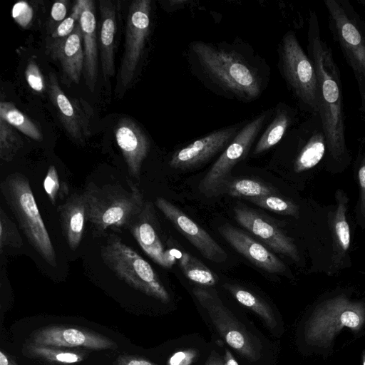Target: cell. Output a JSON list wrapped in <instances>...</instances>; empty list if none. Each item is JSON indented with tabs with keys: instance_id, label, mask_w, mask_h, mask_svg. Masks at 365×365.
<instances>
[{
	"instance_id": "obj_1",
	"label": "cell",
	"mask_w": 365,
	"mask_h": 365,
	"mask_svg": "<svg viewBox=\"0 0 365 365\" xmlns=\"http://www.w3.org/2000/svg\"><path fill=\"white\" fill-rule=\"evenodd\" d=\"M307 48L317 78L319 116L327 148L332 158L341 160L346 147L340 72L331 48L322 38L315 13L310 16Z\"/></svg>"
},
{
	"instance_id": "obj_2",
	"label": "cell",
	"mask_w": 365,
	"mask_h": 365,
	"mask_svg": "<svg viewBox=\"0 0 365 365\" xmlns=\"http://www.w3.org/2000/svg\"><path fill=\"white\" fill-rule=\"evenodd\" d=\"M83 195L88 220L101 232L129 226L145 206L142 193L132 182L130 190L118 185L89 186Z\"/></svg>"
},
{
	"instance_id": "obj_3",
	"label": "cell",
	"mask_w": 365,
	"mask_h": 365,
	"mask_svg": "<svg viewBox=\"0 0 365 365\" xmlns=\"http://www.w3.org/2000/svg\"><path fill=\"white\" fill-rule=\"evenodd\" d=\"M1 189L29 242L50 265L56 266L53 246L28 178L20 173L11 174L2 182Z\"/></svg>"
},
{
	"instance_id": "obj_4",
	"label": "cell",
	"mask_w": 365,
	"mask_h": 365,
	"mask_svg": "<svg viewBox=\"0 0 365 365\" xmlns=\"http://www.w3.org/2000/svg\"><path fill=\"white\" fill-rule=\"evenodd\" d=\"M330 30L356 80L365 112V23L348 1L326 0Z\"/></svg>"
},
{
	"instance_id": "obj_5",
	"label": "cell",
	"mask_w": 365,
	"mask_h": 365,
	"mask_svg": "<svg viewBox=\"0 0 365 365\" xmlns=\"http://www.w3.org/2000/svg\"><path fill=\"white\" fill-rule=\"evenodd\" d=\"M192 49L205 71L222 87L248 100L260 95L257 74L240 56L202 42L195 43Z\"/></svg>"
},
{
	"instance_id": "obj_6",
	"label": "cell",
	"mask_w": 365,
	"mask_h": 365,
	"mask_svg": "<svg viewBox=\"0 0 365 365\" xmlns=\"http://www.w3.org/2000/svg\"><path fill=\"white\" fill-rule=\"evenodd\" d=\"M106 264L122 280L134 289L162 302L170 295L150 264L117 236H112L101 248Z\"/></svg>"
},
{
	"instance_id": "obj_7",
	"label": "cell",
	"mask_w": 365,
	"mask_h": 365,
	"mask_svg": "<svg viewBox=\"0 0 365 365\" xmlns=\"http://www.w3.org/2000/svg\"><path fill=\"white\" fill-rule=\"evenodd\" d=\"M280 61L284 77L299 102L307 111L319 115L315 68L292 31L287 33L282 38Z\"/></svg>"
},
{
	"instance_id": "obj_8",
	"label": "cell",
	"mask_w": 365,
	"mask_h": 365,
	"mask_svg": "<svg viewBox=\"0 0 365 365\" xmlns=\"http://www.w3.org/2000/svg\"><path fill=\"white\" fill-rule=\"evenodd\" d=\"M365 319V307L339 296L324 302L306 324L304 336L307 343L325 345L344 327L358 329Z\"/></svg>"
},
{
	"instance_id": "obj_9",
	"label": "cell",
	"mask_w": 365,
	"mask_h": 365,
	"mask_svg": "<svg viewBox=\"0 0 365 365\" xmlns=\"http://www.w3.org/2000/svg\"><path fill=\"white\" fill-rule=\"evenodd\" d=\"M267 112L252 119L235 135L201 179L198 189L207 197L220 194L233 168L248 153L267 117Z\"/></svg>"
},
{
	"instance_id": "obj_10",
	"label": "cell",
	"mask_w": 365,
	"mask_h": 365,
	"mask_svg": "<svg viewBox=\"0 0 365 365\" xmlns=\"http://www.w3.org/2000/svg\"><path fill=\"white\" fill-rule=\"evenodd\" d=\"M150 0H135L128 7L124 52L117 86L126 89L132 83L143 56L150 30Z\"/></svg>"
},
{
	"instance_id": "obj_11",
	"label": "cell",
	"mask_w": 365,
	"mask_h": 365,
	"mask_svg": "<svg viewBox=\"0 0 365 365\" xmlns=\"http://www.w3.org/2000/svg\"><path fill=\"white\" fill-rule=\"evenodd\" d=\"M192 292L226 343L248 360L256 361L257 353L249 334L223 305L217 293L200 287H195Z\"/></svg>"
},
{
	"instance_id": "obj_12",
	"label": "cell",
	"mask_w": 365,
	"mask_h": 365,
	"mask_svg": "<svg viewBox=\"0 0 365 365\" xmlns=\"http://www.w3.org/2000/svg\"><path fill=\"white\" fill-rule=\"evenodd\" d=\"M48 90L60 120L68 134L82 143L91 135V108L81 99L69 98L58 84L53 73H50Z\"/></svg>"
},
{
	"instance_id": "obj_13",
	"label": "cell",
	"mask_w": 365,
	"mask_h": 365,
	"mask_svg": "<svg viewBox=\"0 0 365 365\" xmlns=\"http://www.w3.org/2000/svg\"><path fill=\"white\" fill-rule=\"evenodd\" d=\"M155 205L173 226L191 243L206 259L216 263L227 260V255L211 235L166 199L159 197Z\"/></svg>"
},
{
	"instance_id": "obj_14",
	"label": "cell",
	"mask_w": 365,
	"mask_h": 365,
	"mask_svg": "<svg viewBox=\"0 0 365 365\" xmlns=\"http://www.w3.org/2000/svg\"><path fill=\"white\" fill-rule=\"evenodd\" d=\"M31 344L65 349L93 350L115 349V344L105 336L77 327L49 326L31 335Z\"/></svg>"
},
{
	"instance_id": "obj_15",
	"label": "cell",
	"mask_w": 365,
	"mask_h": 365,
	"mask_svg": "<svg viewBox=\"0 0 365 365\" xmlns=\"http://www.w3.org/2000/svg\"><path fill=\"white\" fill-rule=\"evenodd\" d=\"M233 210L236 221L269 248L294 261L299 260V252L293 240L286 235L275 224L261 214L245 206L235 207Z\"/></svg>"
},
{
	"instance_id": "obj_16",
	"label": "cell",
	"mask_w": 365,
	"mask_h": 365,
	"mask_svg": "<svg viewBox=\"0 0 365 365\" xmlns=\"http://www.w3.org/2000/svg\"><path fill=\"white\" fill-rule=\"evenodd\" d=\"M235 128L212 132L177 150L170 160L174 169L186 170L200 166L227 146L237 134Z\"/></svg>"
},
{
	"instance_id": "obj_17",
	"label": "cell",
	"mask_w": 365,
	"mask_h": 365,
	"mask_svg": "<svg viewBox=\"0 0 365 365\" xmlns=\"http://www.w3.org/2000/svg\"><path fill=\"white\" fill-rule=\"evenodd\" d=\"M218 230L233 249L255 266L269 273L282 274L285 272L284 263L246 232L229 224L220 226Z\"/></svg>"
},
{
	"instance_id": "obj_18",
	"label": "cell",
	"mask_w": 365,
	"mask_h": 365,
	"mask_svg": "<svg viewBox=\"0 0 365 365\" xmlns=\"http://www.w3.org/2000/svg\"><path fill=\"white\" fill-rule=\"evenodd\" d=\"M114 133L130 175L139 178L142 164L149 153V138L130 118H120L115 125Z\"/></svg>"
},
{
	"instance_id": "obj_19",
	"label": "cell",
	"mask_w": 365,
	"mask_h": 365,
	"mask_svg": "<svg viewBox=\"0 0 365 365\" xmlns=\"http://www.w3.org/2000/svg\"><path fill=\"white\" fill-rule=\"evenodd\" d=\"M83 36L79 21L73 31L64 38L51 39L48 51L51 57L59 61L66 77L78 84L84 68Z\"/></svg>"
},
{
	"instance_id": "obj_20",
	"label": "cell",
	"mask_w": 365,
	"mask_h": 365,
	"mask_svg": "<svg viewBox=\"0 0 365 365\" xmlns=\"http://www.w3.org/2000/svg\"><path fill=\"white\" fill-rule=\"evenodd\" d=\"M81 8L79 24L83 36L84 51V78L91 91L95 89L98 77V47L94 2L78 0Z\"/></svg>"
},
{
	"instance_id": "obj_21",
	"label": "cell",
	"mask_w": 365,
	"mask_h": 365,
	"mask_svg": "<svg viewBox=\"0 0 365 365\" xmlns=\"http://www.w3.org/2000/svg\"><path fill=\"white\" fill-rule=\"evenodd\" d=\"M150 207L145 204L140 214L128 226L143 251L157 264L170 267L175 257L165 251L155 227L149 220Z\"/></svg>"
},
{
	"instance_id": "obj_22",
	"label": "cell",
	"mask_w": 365,
	"mask_h": 365,
	"mask_svg": "<svg viewBox=\"0 0 365 365\" xmlns=\"http://www.w3.org/2000/svg\"><path fill=\"white\" fill-rule=\"evenodd\" d=\"M99 9L101 61L104 80L108 81L115 73L114 38L117 29V11L116 6L110 0H101Z\"/></svg>"
},
{
	"instance_id": "obj_23",
	"label": "cell",
	"mask_w": 365,
	"mask_h": 365,
	"mask_svg": "<svg viewBox=\"0 0 365 365\" xmlns=\"http://www.w3.org/2000/svg\"><path fill=\"white\" fill-rule=\"evenodd\" d=\"M61 227L69 247L75 250L79 245L88 220L87 204L83 194H73L58 207Z\"/></svg>"
},
{
	"instance_id": "obj_24",
	"label": "cell",
	"mask_w": 365,
	"mask_h": 365,
	"mask_svg": "<svg viewBox=\"0 0 365 365\" xmlns=\"http://www.w3.org/2000/svg\"><path fill=\"white\" fill-rule=\"evenodd\" d=\"M336 206L329 215V224L333 237L332 257L336 267L349 250L351 241L349 225L346 219L348 197L345 193L338 190L335 195Z\"/></svg>"
},
{
	"instance_id": "obj_25",
	"label": "cell",
	"mask_w": 365,
	"mask_h": 365,
	"mask_svg": "<svg viewBox=\"0 0 365 365\" xmlns=\"http://www.w3.org/2000/svg\"><path fill=\"white\" fill-rule=\"evenodd\" d=\"M327 142L322 124L310 131L309 137L297 155L294 163V170L299 173L317 165L322 159Z\"/></svg>"
},
{
	"instance_id": "obj_26",
	"label": "cell",
	"mask_w": 365,
	"mask_h": 365,
	"mask_svg": "<svg viewBox=\"0 0 365 365\" xmlns=\"http://www.w3.org/2000/svg\"><path fill=\"white\" fill-rule=\"evenodd\" d=\"M291 121V113L288 109L277 108L272 121L257 143L253 154L259 155L277 144L284 136Z\"/></svg>"
},
{
	"instance_id": "obj_27",
	"label": "cell",
	"mask_w": 365,
	"mask_h": 365,
	"mask_svg": "<svg viewBox=\"0 0 365 365\" xmlns=\"http://www.w3.org/2000/svg\"><path fill=\"white\" fill-rule=\"evenodd\" d=\"M223 286L239 303L258 314L270 329L275 327L277 322L273 311L264 301L238 285Z\"/></svg>"
},
{
	"instance_id": "obj_28",
	"label": "cell",
	"mask_w": 365,
	"mask_h": 365,
	"mask_svg": "<svg viewBox=\"0 0 365 365\" xmlns=\"http://www.w3.org/2000/svg\"><path fill=\"white\" fill-rule=\"evenodd\" d=\"M179 267L190 281L202 287H212L217 282V275L203 262L187 252L179 258Z\"/></svg>"
},
{
	"instance_id": "obj_29",
	"label": "cell",
	"mask_w": 365,
	"mask_h": 365,
	"mask_svg": "<svg viewBox=\"0 0 365 365\" xmlns=\"http://www.w3.org/2000/svg\"><path fill=\"white\" fill-rule=\"evenodd\" d=\"M0 118L28 137L35 140H42L43 135L40 129L29 118L15 107L12 103L7 101L0 102Z\"/></svg>"
},
{
	"instance_id": "obj_30",
	"label": "cell",
	"mask_w": 365,
	"mask_h": 365,
	"mask_svg": "<svg viewBox=\"0 0 365 365\" xmlns=\"http://www.w3.org/2000/svg\"><path fill=\"white\" fill-rule=\"evenodd\" d=\"M29 356L46 362L58 364H70L81 361L84 354L68 351L65 348L36 345L30 344L26 348Z\"/></svg>"
},
{
	"instance_id": "obj_31",
	"label": "cell",
	"mask_w": 365,
	"mask_h": 365,
	"mask_svg": "<svg viewBox=\"0 0 365 365\" xmlns=\"http://www.w3.org/2000/svg\"><path fill=\"white\" fill-rule=\"evenodd\" d=\"M226 192L234 197L250 198L277 194L276 190L269 185L255 179H236L230 182Z\"/></svg>"
},
{
	"instance_id": "obj_32",
	"label": "cell",
	"mask_w": 365,
	"mask_h": 365,
	"mask_svg": "<svg viewBox=\"0 0 365 365\" xmlns=\"http://www.w3.org/2000/svg\"><path fill=\"white\" fill-rule=\"evenodd\" d=\"M258 207L271 211L272 212L289 215L295 217H299V207L293 202L279 197L277 194L264 195L246 199Z\"/></svg>"
},
{
	"instance_id": "obj_33",
	"label": "cell",
	"mask_w": 365,
	"mask_h": 365,
	"mask_svg": "<svg viewBox=\"0 0 365 365\" xmlns=\"http://www.w3.org/2000/svg\"><path fill=\"white\" fill-rule=\"evenodd\" d=\"M23 145L20 135L14 127L0 118V156L5 161H11Z\"/></svg>"
},
{
	"instance_id": "obj_34",
	"label": "cell",
	"mask_w": 365,
	"mask_h": 365,
	"mask_svg": "<svg viewBox=\"0 0 365 365\" xmlns=\"http://www.w3.org/2000/svg\"><path fill=\"white\" fill-rule=\"evenodd\" d=\"M81 15V8L79 1H76L71 14L63 21L59 23L51 34V39L64 38L70 35L74 30L77 23L79 21Z\"/></svg>"
},
{
	"instance_id": "obj_35",
	"label": "cell",
	"mask_w": 365,
	"mask_h": 365,
	"mask_svg": "<svg viewBox=\"0 0 365 365\" xmlns=\"http://www.w3.org/2000/svg\"><path fill=\"white\" fill-rule=\"evenodd\" d=\"M25 77L29 87L38 93H43L46 85L43 75L34 60H30L25 70Z\"/></svg>"
},
{
	"instance_id": "obj_36",
	"label": "cell",
	"mask_w": 365,
	"mask_h": 365,
	"mask_svg": "<svg viewBox=\"0 0 365 365\" xmlns=\"http://www.w3.org/2000/svg\"><path fill=\"white\" fill-rule=\"evenodd\" d=\"M14 21L22 28H28L33 19L34 11L32 7L25 1L16 3L11 10Z\"/></svg>"
},
{
	"instance_id": "obj_37",
	"label": "cell",
	"mask_w": 365,
	"mask_h": 365,
	"mask_svg": "<svg viewBox=\"0 0 365 365\" xmlns=\"http://www.w3.org/2000/svg\"><path fill=\"white\" fill-rule=\"evenodd\" d=\"M44 190L52 204H55L60 188L57 170L53 165H50L43 181Z\"/></svg>"
},
{
	"instance_id": "obj_38",
	"label": "cell",
	"mask_w": 365,
	"mask_h": 365,
	"mask_svg": "<svg viewBox=\"0 0 365 365\" xmlns=\"http://www.w3.org/2000/svg\"><path fill=\"white\" fill-rule=\"evenodd\" d=\"M358 180L359 185V214L365 219V153L361 161L358 170Z\"/></svg>"
},
{
	"instance_id": "obj_39",
	"label": "cell",
	"mask_w": 365,
	"mask_h": 365,
	"mask_svg": "<svg viewBox=\"0 0 365 365\" xmlns=\"http://www.w3.org/2000/svg\"><path fill=\"white\" fill-rule=\"evenodd\" d=\"M197 356L195 349L178 351L170 358L168 365H191Z\"/></svg>"
},
{
	"instance_id": "obj_40",
	"label": "cell",
	"mask_w": 365,
	"mask_h": 365,
	"mask_svg": "<svg viewBox=\"0 0 365 365\" xmlns=\"http://www.w3.org/2000/svg\"><path fill=\"white\" fill-rule=\"evenodd\" d=\"M67 3L66 0L56 1L51 10V19L56 22H61L66 19L67 12Z\"/></svg>"
},
{
	"instance_id": "obj_41",
	"label": "cell",
	"mask_w": 365,
	"mask_h": 365,
	"mask_svg": "<svg viewBox=\"0 0 365 365\" xmlns=\"http://www.w3.org/2000/svg\"><path fill=\"white\" fill-rule=\"evenodd\" d=\"M118 365H158L146 359L133 357L123 356L119 359Z\"/></svg>"
},
{
	"instance_id": "obj_42",
	"label": "cell",
	"mask_w": 365,
	"mask_h": 365,
	"mask_svg": "<svg viewBox=\"0 0 365 365\" xmlns=\"http://www.w3.org/2000/svg\"><path fill=\"white\" fill-rule=\"evenodd\" d=\"M205 365H225L224 361L218 356L217 354L214 351L207 359Z\"/></svg>"
},
{
	"instance_id": "obj_43",
	"label": "cell",
	"mask_w": 365,
	"mask_h": 365,
	"mask_svg": "<svg viewBox=\"0 0 365 365\" xmlns=\"http://www.w3.org/2000/svg\"><path fill=\"white\" fill-rule=\"evenodd\" d=\"M0 365H18L7 354L0 351Z\"/></svg>"
},
{
	"instance_id": "obj_44",
	"label": "cell",
	"mask_w": 365,
	"mask_h": 365,
	"mask_svg": "<svg viewBox=\"0 0 365 365\" xmlns=\"http://www.w3.org/2000/svg\"><path fill=\"white\" fill-rule=\"evenodd\" d=\"M223 361L225 365H239L229 350L225 351Z\"/></svg>"
},
{
	"instance_id": "obj_45",
	"label": "cell",
	"mask_w": 365,
	"mask_h": 365,
	"mask_svg": "<svg viewBox=\"0 0 365 365\" xmlns=\"http://www.w3.org/2000/svg\"><path fill=\"white\" fill-rule=\"evenodd\" d=\"M363 365H365V354L363 356Z\"/></svg>"
}]
</instances>
